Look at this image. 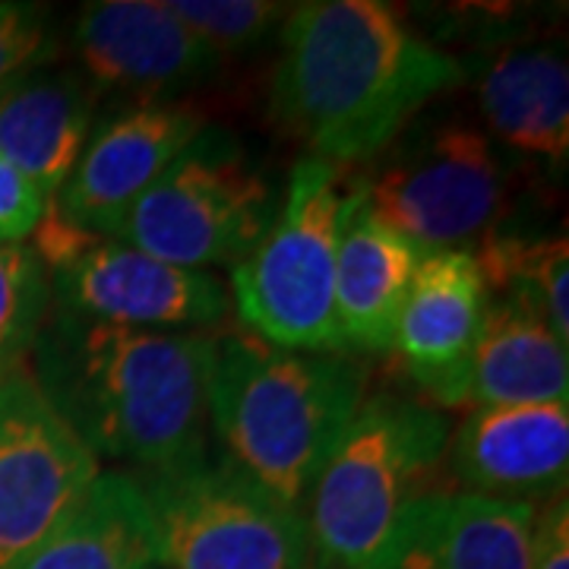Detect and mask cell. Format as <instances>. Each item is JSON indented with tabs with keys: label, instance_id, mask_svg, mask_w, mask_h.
<instances>
[{
	"label": "cell",
	"instance_id": "cell-9",
	"mask_svg": "<svg viewBox=\"0 0 569 569\" xmlns=\"http://www.w3.org/2000/svg\"><path fill=\"white\" fill-rule=\"evenodd\" d=\"M36 253L48 266L51 298L61 310L89 320L159 332H203L228 307L224 284L181 266L146 257L137 247L92 238L44 212L36 228Z\"/></svg>",
	"mask_w": 569,
	"mask_h": 569
},
{
	"label": "cell",
	"instance_id": "cell-8",
	"mask_svg": "<svg viewBox=\"0 0 569 569\" xmlns=\"http://www.w3.org/2000/svg\"><path fill=\"white\" fill-rule=\"evenodd\" d=\"M162 569H317L305 509L228 459L140 481Z\"/></svg>",
	"mask_w": 569,
	"mask_h": 569
},
{
	"label": "cell",
	"instance_id": "cell-17",
	"mask_svg": "<svg viewBox=\"0 0 569 569\" xmlns=\"http://www.w3.org/2000/svg\"><path fill=\"white\" fill-rule=\"evenodd\" d=\"M99 89L82 70L22 73L0 89V159L51 203L92 137Z\"/></svg>",
	"mask_w": 569,
	"mask_h": 569
},
{
	"label": "cell",
	"instance_id": "cell-1",
	"mask_svg": "<svg viewBox=\"0 0 569 569\" xmlns=\"http://www.w3.org/2000/svg\"><path fill=\"white\" fill-rule=\"evenodd\" d=\"M466 63L411 32L377 0L295 3L282 26L269 114L329 164L370 162Z\"/></svg>",
	"mask_w": 569,
	"mask_h": 569
},
{
	"label": "cell",
	"instance_id": "cell-14",
	"mask_svg": "<svg viewBox=\"0 0 569 569\" xmlns=\"http://www.w3.org/2000/svg\"><path fill=\"white\" fill-rule=\"evenodd\" d=\"M567 348L535 313L490 298L466 361L430 383L427 396L449 408L567 402Z\"/></svg>",
	"mask_w": 569,
	"mask_h": 569
},
{
	"label": "cell",
	"instance_id": "cell-13",
	"mask_svg": "<svg viewBox=\"0 0 569 569\" xmlns=\"http://www.w3.org/2000/svg\"><path fill=\"white\" fill-rule=\"evenodd\" d=\"M449 475L478 497L531 503L560 497L569 475V408H471L447 440Z\"/></svg>",
	"mask_w": 569,
	"mask_h": 569
},
{
	"label": "cell",
	"instance_id": "cell-4",
	"mask_svg": "<svg viewBox=\"0 0 569 569\" xmlns=\"http://www.w3.org/2000/svg\"><path fill=\"white\" fill-rule=\"evenodd\" d=\"M447 421L418 399L373 396L307 493L317 569H387L396 535L447 456Z\"/></svg>",
	"mask_w": 569,
	"mask_h": 569
},
{
	"label": "cell",
	"instance_id": "cell-7",
	"mask_svg": "<svg viewBox=\"0 0 569 569\" xmlns=\"http://www.w3.org/2000/svg\"><path fill=\"white\" fill-rule=\"evenodd\" d=\"M276 193L224 130L203 127L111 241L181 269L238 266L276 219Z\"/></svg>",
	"mask_w": 569,
	"mask_h": 569
},
{
	"label": "cell",
	"instance_id": "cell-5",
	"mask_svg": "<svg viewBox=\"0 0 569 569\" xmlns=\"http://www.w3.org/2000/svg\"><path fill=\"white\" fill-rule=\"evenodd\" d=\"M342 171L307 156L295 164L282 209L231 272L250 336L288 351H342L336 323V250Z\"/></svg>",
	"mask_w": 569,
	"mask_h": 569
},
{
	"label": "cell",
	"instance_id": "cell-2",
	"mask_svg": "<svg viewBox=\"0 0 569 569\" xmlns=\"http://www.w3.org/2000/svg\"><path fill=\"white\" fill-rule=\"evenodd\" d=\"M32 351L36 383L96 459L156 478L209 456L216 336L99 323L58 307Z\"/></svg>",
	"mask_w": 569,
	"mask_h": 569
},
{
	"label": "cell",
	"instance_id": "cell-10",
	"mask_svg": "<svg viewBox=\"0 0 569 569\" xmlns=\"http://www.w3.org/2000/svg\"><path fill=\"white\" fill-rule=\"evenodd\" d=\"M99 475L96 452L48 402L32 370L0 377V569L36 548Z\"/></svg>",
	"mask_w": 569,
	"mask_h": 569
},
{
	"label": "cell",
	"instance_id": "cell-21",
	"mask_svg": "<svg viewBox=\"0 0 569 569\" xmlns=\"http://www.w3.org/2000/svg\"><path fill=\"white\" fill-rule=\"evenodd\" d=\"M490 298L535 313L569 346V257L567 238H516L493 231L475 253Z\"/></svg>",
	"mask_w": 569,
	"mask_h": 569
},
{
	"label": "cell",
	"instance_id": "cell-19",
	"mask_svg": "<svg viewBox=\"0 0 569 569\" xmlns=\"http://www.w3.org/2000/svg\"><path fill=\"white\" fill-rule=\"evenodd\" d=\"M7 569H162L137 478L108 471L36 548Z\"/></svg>",
	"mask_w": 569,
	"mask_h": 569
},
{
	"label": "cell",
	"instance_id": "cell-3",
	"mask_svg": "<svg viewBox=\"0 0 569 569\" xmlns=\"http://www.w3.org/2000/svg\"><path fill=\"white\" fill-rule=\"evenodd\" d=\"M367 370L339 351H288L250 336H216L209 425L224 459L272 497L305 509L313 481L365 406Z\"/></svg>",
	"mask_w": 569,
	"mask_h": 569
},
{
	"label": "cell",
	"instance_id": "cell-26",
	"mask_svg": "<svg viewBox=\"0 0 569 569\" xmlns=\"http://www.w3.org/2000/svg\"><path fill=\"white\" fill-rule=\"evenodd\" d=\"M531 569H569V500L567 493L548 500L541 519H535Z\"/></svg>",
	"mask_w": 569,
	"mask_h": 569
},
{
	"label": "cell",
	"instance_id": "cell-20",
	"mask_svg": "<svg viewBox=\"0 0 569 569\" xmlns=\"http://www.w3.org/2000/svg\"><path fill=\"white\" fill-rule=\"evenodd\" d=\"M478 104L490 133L512 149L567 164L569 67L548 44H509L478 80Z\"/></svg>",
	"mask_w": 569,
	"mask_h": 569
},
{
	"label": "cell",
	"instance_id": "cell-22",
	"mask_svg": "<svg viewBox=\"0 0 569 569\" xmlns=\"http://www.w3.org/2000/svg\"><path fill=\"white\" fill-rule=\"evenodd\" d=\"M51 313V279L36 247L0 244V377L20 370Z\"/></svg>",
	"mask_w": 569,
	"mask_h": 569
},
{
	"label": "cell",
	"instance_id": "cell-15",
	"mask_svg": "<svg viewBox=\"0 0 569 569\" xmlns=\"http://www.w3.org/2000/svg\"><path fill=\"white\" fill-rule=\"evenodd\" d=\"M421 250L389 228L358 183L342 197L336 250V323L342 351H387L421 263Z\"/></svg>",
	"mask_w": 569,
	"mask_h": 569
},
{
	"label": "cell",
	"instance_id": "cell-16",
	"mask_svg": "<svg viewBox=\"0 0 569 569\" xmlns=\"http://www.w3.org/2000/svg\"><path fill=\"white\" fill-rule=\"evenodd\" d=\"M531 503L478 493H430L396 535L387 569H531Z\"/></svg>",
	"mask_w": 569,
	"mask_h": 569
},
{
	"label": "cell",
	"instance_id": "cell-18",
	"mask_svg": "<svg viewBox=\"0 0 569 569\" xmlns=\"http://www.w3.org/2000/svg\"><path fill=\"white\" fill-rule=\"evenodd\" d=\"M490 307V291L471 250L425 253L396 320L392 348L427 389L466 361Z\"/></svg>",
	"mask_w": 569,
	"mask_h": 569
},
{
	"label": "cell",
	"instance_id": "cell-24",
	"mask_svg": "<svg viewBox=\"0 0 569 569\" xmlns=\"http://www.w3.org/2000/svg\"><path fill=\"white\" fill-rule=\"evenodd\" d=\"M51 39L44 13L29 3H0V89L48 58Z\"/></svg>",
	"mask_w": 569,
	"mask_h": 569
},
{
	"label": "cell",
	"instance_id": "cell-6",
	"mask_svg": "<svg viewBox=\"0 0 569 569\" xmlns=\"http://www.w3.org/2000/svg\"><path fill=\"white\" fill-rule=\"evenodd\" d=\"M358 187L421 253L466 250L503 222L512 168L488 133L468 123H427L377 152Z\"/></svg>",
	"mask_w": 569,
	"mask_h": 569
},
{
	"label": "cell",
	"instance_id": "cell-12",
	"mask_svg": "<svg viewBox=\"0 0 569 569\" xmlns=\"http://www.w3.org/2000/svg\"><path fill=\"white\" fill-rule=\"evenodd\" d=\"M82 73L99 89L162 96L219 73L222 58L159 0H99L73 26Z\"/></svg>",
	"mask_w": 569,
	"mask_h": 569
},
{
	"label": "cell",
	"instance_id": "cell-23",
	"mask_svg": "<svg viewBox=\"0 0 569 569\" xmlns=\"http://www.w3.org/2000/svg\"><path fill=\"white\" fill-rule=\"evenodd\" d=\"M168 10L219 58L263 44L284 26L291 3L272 0H168Z\"/></svg>",
	"mask_w": 569,
	"mask_h": 569
},
{
	"label": "cell",
	"instance_id": "cell-25",
	"mask_svg": "<svg viewBox=\"0 0 569 569\" xmlns=\"http://www.w3.org/2000/svg\"><path fill=\"white\" fill-rule=\"evenodd\" d=\"M48 212V200L22 178L10 162L0 159V244H22Z\"/></svg>",
	"mask_w": 569,
	"mask_h": 569
},
{
	"label": "cell",
	"instance_id": "cell-11",
	"mask_svg": "<svg viewBox=\"0 0 569 569\" xmlns=\"http://www.w3.org/2000/svg\"><path fill=\"white\" fill-rule=\"evenodd\" d=\"M203 127V114L190 104L142 102L114 114L89 137L51 212L73 231L114 238L123 216Z\"/></svg>",
	"mask_w": 569,
	"mask_h": 569
}]
</instances>
